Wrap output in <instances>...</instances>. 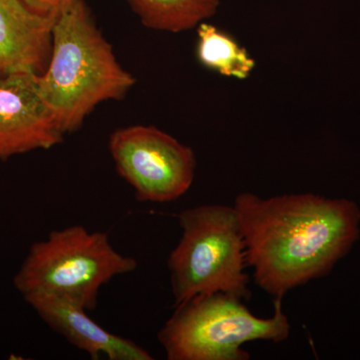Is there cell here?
<instances>
[{
  "label": "cell",
  "mask_w": 360,
  "mask_h": 360,
  "mask_svg": "<svg viewBox=\"0 0 360 360\" xmlns=\"http://www.w3.org/2000/svg\"><path fill=\"white\" fill-rule=\"evenodd\" d=\"M108 146L118 174L142 202L179 200L193 186V149L162 130L150 125L122 127L111 134Z\"/></svg>",
  "instance_id": "cell-6"
},
{
  "label": "cell",
  "mask_w": 360,
  "mask_h": 360,
  "mask_svg": "<svg viewBox=\"0 0 360 360\" xmlns=\"http://www.w3.org/2000/svg\"><path fill=\"white\" fill-rule=\"evenodd\" d=\"M136 269V259L118 252L108 233L72 225L30 246L13 285L23 298L56 296L92 311L103 285Z\"/></svg>",
  "instance_id": "cell-3"
},
{
  "label": "cell",
  "mask_w": 360,
  "mask_h": 360,
  "mask_svg": "<svg viewBox=\"0 0 360 360\" xmlns=\"http://www.w3.org/2000/svg\"><path fill=\"white\" fill-rule=\"evenodd\" d=\"M255 283L274 300L326 276L359 236L360 210L352 201L312 193L234 200Z\"/></svg>",
  "instance_id": "cell-1"
},
{
  "label": "cell",
  "mask_w": 360,
  "mask_h": 360,
  "mask_svg": "<svg viewBox=\"0 0 360 360\" xmlns=\"http://www.w3.org/2000/svg\"><path fill=\"white\" fill-rule=\"evenodd\" d=\"M33 73L0 79V160L51 149L63 141L56 117L39 91Z\"/></svg>",
  "instance_id": "cell-7"
},
{
  "label": "cell",
  "mask_w": 360,
  "mask_h": 360,
  "mask_svg": "<svg viewBox=\"0 0 360 360\" xmlns=\"http://www.w3.org/2000/svg\"><path fill=\"white\" fill-rule=\"evenodd\" d=\"M23 2L35 13L45 14H58L63 6L71 0H22Z\"/></svg>",
  "instance_id": "cell-12"
},
{
  "label": "cell",
  "mask_w": 360,
  "mask_h": 360,
  "mask_svg": "<svg viewBox=\"0 0 360 360\" xmlns=\"http://www.w3.org/2000/svg\"><path fill=\"white\" fill-rule=\"evenodd\" d=\"M290 333L283 300H276L271 317L260 319L243 300L213 293L176 305L158 341L169 360H248L250 354L241 349L245 343L281 342Z\"/></svg>",
  "instance_id": "cell-5"
},
{
  "label": "cell",
  "mask_w": 360,
  "mask_h": 360,
  "mask_svg": "<svg viewBox=\"0 0 360 360\" xmlns=\"http://www.w3.org/2000/svg\"><path fill=\"white\" fill-rule=\"evenodd\" d=\"M196 54L201 65L226 77L246 79L255 68V60L245 47L205 21L198 26Z\"/></svg>",
  "instance_id": "cell-11"
},
{
  "label": "cell",
  "mask_w": 360,
  "mask_h": 360,
  "mask_svg": "<svg viewBox=\"0 0 360 360\" xmlns=\"http://www.w3.org/2000/svg\"><path fill=\"white\" fill-rule=\"evenodd\" d=\"M181 238L167 260L175 305L224 293L250 298L245 243L234 206L203 205L179 213Z\"/></svg>",
  "instance_id": "cell-4"
},
{
  "label": "cell",
  "mask_w": 360,
  "mask_h": 360,
  "mask_svg": "<svg viewBox=\"0 0 360 360\" xmlns=\"http://www.w3.org/2000/svg\"><path fill=\"white\" fill-rule=\"evenodd\" d=\"M58 14L35 13L22 0H0V79L15 73L44 72Z\"/></svg>",
  "instance_id": "cell-8"
},
{
  "label": "cell",
  "mask_w": 360,
  "mask_h": 360,
  "mask_svg": "<svg viewBox=\"0 0 360 360\" xmlns=\"http://www.w3.org/2000/svg\"><path fill=\"white\" fill-rule=\"evenodd\" d=\"M142 25L179 33L198 27L217 13L219 0H127Z\"/></svg>",
  "instance_id": "cell-10"
},
{
  "label": "cell",
  "mask_w": 360,
  "mask_h": 360,
  "mask_svg": "<svg viewBox=\"0 0 360 360\" xmlns=\"http://www.w3.org/2000/svg\"><path fill=\"white\" fill-rule=\"evenodd\" d=\"M27 304L70 345L97 360H153L146 348L101 328L87 315V310L63 298L32 295L23 298Z\"/></svg>",
  "instance_id": "cell-9"
},
{
  "label": "cell",
  "mask_w": 360,
  "mask_h": 360,
  "mask_svg": "<svg viewBox=\"0 0 360 360\" xmlns=\"http://www.w3.org/2000/svg\"><path fill=\"white\" fill-rule=\"evenodd\" d=\"M134 84L84 0L68 2L54 22L49 65L37 77L61 131H75L98 104L122 99Z\"/></svg>",
  "instance_id": "cell-2"
}]
</instances>
